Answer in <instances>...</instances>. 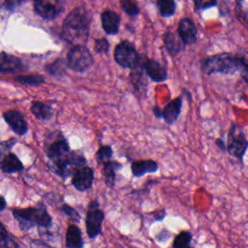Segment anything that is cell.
Masks as SVG:
<instances>
[{
  "label": "cell",
  "mask_w": 248,
  "mask_h": 248,
  "mask_svg": "<svg viewBox=\"0 0 248 248\" xmlns=\"http://www.w3.org/2000/svg\"><path fill=\"white\" fill-rule=\"evenodd\" d=\"M12 214L17 221L21 231H29L34 227L48 229L52 226V218L43 202L34 206L25 208H13Z\"/></svg>",
  "instance_id": "6da1fadb"
},
{
  "label": "cell",
  "mask_w": 248,
  "mask_h": 248,
  "mask_svg": "<svg viewBox=\"0 0 248 248\" xmlns=\"http://www.w3.org/2000/svg\"><path fill=\"white\" fill-rule=\"evenodd\" d=\"M89 31V17L83 8H77L65 18L62 25V38L68 43L85 42Z\"/></svg>",
  "instance_id": "7a4b0ae2"
},
{
  "label": "cell",
  "mask_w": 248,
  "mask_h": 248,
  "mask_svg": "<svg viewBox=\"0 0 248 248\" xmlns=\"http://www.w3.org/2000/svg\"><path fill=\"white\" fill-rule=\"evenodd\" d=\"M242 55L219 53L202 60L201 69L206 75L224 74L233 75L240 70Z\"/></svg>",
  "instance_id": "3957f363"
},
{
  "label": "cell",
  "mask_w": 248,
  "mask_h": 248,
  "mask_svg": "<svg viewBox=\"0 0 248 248\" xmlns=\"http://www.w3.org/2000/svg\"><path fill=\"white\" fill-rule=\"evenodd\" d=\"M87 160L82 152L79 150H73L60 158L48 160L46 165L52 173L65 181L69 176L73 175L76 170L85 166Z\"/></svg>",
  "instance_id": "277c9868"
},
{
  "label": "cell",
  "mask_w": 248,
  "mask_h": 248,
  "mask_svg": "<svg viewBox=\"0 0 248 248\" xmlns=\"http://www.w3.org/2000/svg\"><path fill=\"white\" fill-rule=\"evenodd\" d=\"M66 63L67 68L78 73H83L94 64V58L85 46L76 45L68 51Z\"/></svg>",
  "instance_id": "5b68a950"
},
{
  "label": "cell",
  "mask_w": 248,
  "mask_h": 248,
  "mask_svg": "<svg viewBox=\"0 0 248 248\" xmlns=\"http://www.w3.org/2000/svg\"><path fill=\"white\" fill-rule=\"evenodd\" d=\"M70 151L69 141L61 131H53L46 136L45 140V152L48 160L60 158Z\"/></svg>",
  "instance_id": "8992f818"
},
{
  "label": "cell",
  "mask_w": 248,
  "mask_h": 248,
  "mask_svg": "<svg viewBox=\"0 0 248 248\" xmlns=\"http://www.w3.org/2000/svg\"><path fill=\"white\" fill-rule=\"evenodd\" d=\"M114 60L124 69H133L140 63V55L132 43L122 41L115 46Z\"/></svg>",
  "instance_id": "52a82bcc"
},
{
  "label": "cell",
  "mask_w": 248,
  "mask_h": 248,
  "mask_svg": "<svg viewBox=\"0 0 248 248\" xmlns=\"http://www.w3.org/2000/svg\"><path fill=\"white\" fill-rule=\"evenodd\" d=\"M97 200L91 201L88 204L86 217H85V229L89 238L94 239L102 232V225L105 219V212L100 209Z\"/></svg>",
  "instance_id": "ba28073f"
},
{
  "label": "cell",
  "mask_w": 248,
  "mask_h": 248,
  "mask_svg": "<svg viewBox=\"0 0 248 248\" xmlns=\"http://www.w3.org/2000/svg\"><path fill=\"white\" fill-rule=\"evenodd\" d=\"M248 147V140L245 138L242 130L234 123L231 125L228 135L227 151L232 157L242 161L243 156Z\"/></svg>",
  "instance_id": "9c48e42d"
},
{
  "label": "cell",
  "mask_w": 248,
  "mask_h": 248,
  "mask_svg": "<svg viewBox=\"0 0 248 248\" xmlns=\"http://www.w3.org/2000/svg\"><path fill=\"white\" fill-rule=\"evenodd\" d=\"M35 12L45 19H53L63 11V4L60 0H35Z\"/></svg>",
  "instance_id": "30bf717a"
},
{
  "label": "cell",
  "mask_w": 248,
  "mask_h": 248,
  "mask_svg": "<svg viewBox=\"0 0 248 248\" xmlns=\"http://www.w3.org/2000/svg\"><path fill=\"white\" fill-rule=\"evenodd\" d=\"M94 180V170L88 166H82L75 170L71 183L79 192H84L92 187Z\"/></svg>",
  "instance_id": "8fae6325"
},
{
  "label": "cell",
  "mask_w": 248,
  "mask_h": 248,
  "mask_svg": "<svg viewBox=\"0 0 248 248\" xmlns=\"http://www.w3.org/2000/svg\"><path fill=\"white\" fill-rule=\"evenodd\" d=\"M5 122L10 126L12 131L18 136H23L28 132V125L24 118V115L16 110L10 109L3 113Z\"/></svg>",
  "instance_id": "7c38bea8"
},
{
  "label": "cell",
  "mask_w": 248,
  "mask_h": 248,
  "mask_svg": "<svg viewBox=\"0 0 248 248\" xmlns=\"http://www.w3.org/2000/svg\"><path fill=\"white\" fill-rule=\"evenodd\" d=\"M27 67L23 64L22 60L15 55L7 53L5 51L1 52L0 55V72L3 74H16L23 72Z\"/></svg>",
  "instance_id": "4fadbf2b"
},
{
  "label": "cell",
  "mask_w": 248,
  "mask_h": 248,
  "mask_svg": "<svg viewBox=\"0 0 248 248\" xmlns=\"http://www.w3.org/2000/svg\"><path fill=\"white\" fill-rule=\"evenodd\" d=\"M143 67L146 76L154 82H163L168 78V73L166 69L156 60L146 58L143 62Z\"/></svg>",
  "instance_id": "5bb4252c"
},
{
  "label": "cell",
  "mask_w": 248,
  "mask_h": 248,
  "mask_svg": "<svg viewBox=\"0 0 248 248\" xmlns=\"http://www.w3.org/2000/svg\"><path fill=\"white\" fill-rule=\"evenodd\" d=\"M145 75L146 73L143 67V63L141 62L138 64L136 67H134L133 69H131L130 80L134 90L140 95L145 94V91H146L147 80H146Z\"/></svg>",
  "instance_id": "9a60e30c"
},
{
  "label": "cell",
  "mask_w": 248,
  "mask_h": 248,
  "mask_svg": "<svg viewBox=\"0 0 248 248\" xmlns=\"http://www.w3.org/2000/svg\"><path fill=\"white\" fill-rule=\"evenodd\" d=\"M177 33L182 42L186 45H193L197 42V29L190 18H182L178 24Z\"/></svg>",
  "instance_id": "2e32d148"
},
{
  "label": "cell",
  "mask_w": 248,
  "mask_h": 248,
  "mask_svg": "<svg viewBox=\"0 0 248 248\" xmlns=\"http://www.w3.org/2000/svg\"><path fill=\"white\" fill-rule=\"evenodd\" d=\"M0 169L3 173L11 174L22 171L24 170V166L15 153L9 151L6 154L2 155Z\"/></svg>",
  "instance_id": "e0dca14e"
},
{
  "label": "cell",
  "mask_w": 248,
  "mask_h": 248,
  "mask_svg": "<svg viewBox=\"0 0 248 248\" xmlns=\"http://www.w3.org/2000/svg\"><path fill=\"white\" fill-rule=\"evenodd\" d=\"M181 108H182V97L181 96L176 97L175 99L169 102L162 109L164 121L168 125L173 124L177 120V118L181 112Z\"/></svg>",
  "instance_id": "ac0fdd59"
},
{
  "label": "cell",
  "mask_w": 248,
  "mask_h": 248,
  "mask_svg": "<svg viewBox=\"0 0 248 248\" xmlns=\"http://www.w3.org/2000/svg\"><path fill=\"white\" fill-rule=\"evenodd\" d=\"M158 170L157 162L147 160H138L131 164V172L135 177H141L146 173H154Z\"/></svg>",
  "instance_id": "d6986e66"
},
{
  "label": "cell",
  "mask_w": 248,
  "mask_h": 248,
  "mask_svg": "<svg viewBox=\"0 0 248 248\" xmlns=\"http://www.w3.org/2000/svg\"><path fill=\"white\" fill-rule=\"evenodd\" d=\"M163 42L166 49L171 56H176L183 48L185 44L182 42L179 35H175L171 31H168L163 36Z\"/></svg>",
  "instance_id": "ffe728a7"
},
{
  "label": "cell",
  "mask_w": 248,
  "mask_h": 248,
  "mask_svg": "<svg viewBox=\"0 0 248 248\" xmlns=\"http://www.w3.org/2000/svg\"><path fill=\"white\" fill-rule=\"evenodd\" d=\"M101 21L103 29L107 34L114 35L119 30L120 18L117 14L112 11H105L101 15Z\"/></svg>",
  "instance_id": "44dd1931"
},
{
  "label": "cell",
  "mask_w": 248,
  "mask_h": 248,
  "mask_svg": "<svg viewBox=\"0 0 248 248\" xmlns=\"http://www.w3.org/2000/svg\"><path fill=\"white\" fill-rule=\"evenodd\" d=\"M102 172L105 178V183L107 187L108 188H113L115 184V177H116V172L120 170L123 168V165L117 161H111L108 160L105 162L103 165Z\"/></svg>",
  "instance_id": "7402d4cb"
},
{
  "label": "cell",
  "mask_w": 248,
  "mask_h": 248,
  "mask_svg": "<svg viewBox=\"0 0 248 248\" xmlns=\"http://www.w3.org/2000/svg\"><path fill=\"white\" fill-rule=\"evenodd\" d=\"M65 245L67 248H82L84 242L80 229L74 224L68 226L65 235Z\"/></svg>",
  "instance_id": "603a6c76"
},
{
  "label": "cell",
  "mask_w": 248,
  "mask_h": 248,
  "mask_svg": "<svg viewBox=\"0 0 248 248\" xmlns=\"http://www.w3.org/2000/svg\"><path fill=\"white\" fill-rule=\"evenodd\" d=\"M31 113L39 120H49L53 117V108L41 101H33L30 106Z\"/></svg>",
  "instance_id": "cb8c5ba5"
},
{
  "label": "cell",
  "mask_w": 248,
  "mask_h": 248,
  "mask_svg": "<svg viewBox=\"0 0 248 248\" xmlns=\"http://www.w3.org/2000/svg\"><path fill=\"white\" fill-rule=\"evenodd\" d=\"M65 67H67L66 61H64L61 58H57L54 61H52L51 63L46 64L45 66V70L49 76L55 77V78H60L66 74Z\"/></svg>",
  "instance_id": "d4e9b609"
},
{
  "label": "cell",
  "mask_w": 248,
  "mask_h": 248,
  "mask_svg": "<svg viewBox=\"0 0 248 248\" xmlns=\"http://www.w3.org/2000/svg\"><path fill=\"white\" fill-rule=\"evenodd\" d=\"M14 78L20 84H24L28 86H39L46 82L45 78L42 75H38V74L17 75Z\"/></svg>",
  "instance_id": "484cf974"
},
{
  "label": "cell",
  "mask_w": 248,
  "mask_h": 248,
  "mask_svg": "<svg viewBox=\"0 0 248 248\" xmlns=\"http://www.w3.org/2000/svg\"><path fill=\"white\" fill-rule=\"evenodd\" d=\"M193 238V234L188 232V231H184L181 232L179 234H177L174 238V240L172 241L171 246L173 248H185V247H189L190 243L192 241Z\"/></svg>",
  "instance_id": "4316f807"
},
{
  "label": "cell",
  "mask_w": 248,
  "mask_h": 248,
  "mask_svg": "<svg viewBox=\"0 0 248 248\" xmlns=\"http://www.w3.org/2000/svg\"><path fill=\"white\" fill-rule=\"evenodd\" d=\"M113 150L109 145H101L95 154L98 165H103L105 162L111 159Z\"/></svg>",
  "instance_id": "83f0119b"
},
{
  "label": "cell",
  "mask_w": 248,
  "mask_h": 248,
  "mask_svg": "<svg viewBox=\"0 0 248 248\" xmlns=\"http://www.w3.org/2000/svg\"><path fill=\"white\" fill-rule=\"evenodd\" d=\"M158 8L161 16H170L175 11V4L173 0H158Z\"/></svg>",
  "instance_id": "f1b7e54d"
},
{
  "label": "cell",
  "mask_w": 248,
  "mask_h": 248,
  "mask_svg": "<svg viewBox=\"0 0 248 248\" xmlns=\"http://www.w3.org/2000/svg\"><path fill=\"white\" fill-rule=\"evenodd\" d=\"M60 211L62 212L63 215H65L67 218L70 219L71 222L74 223H79L80 221V215L79 213L71 205L67 204V203H63L60 206Z\"/></svg>",
  "instance_id": "f546056e"
},
{
  "label": "cell",
  "mask_w": 248,
  "mask_h": 248,
  "mask_svg": "<svg viewBox=\"0 0 248 248\" xmlns=\"http://www.w3.org/2000/svg\"><path fill=\"white\" fill-rule=\"evenodd\" d=\"M0 228H1V240H0V247L2 248H7V247H18L19 245L10 237V235L8 234L4 225L1 223L0 224Z\"/></svg>",
  "instance_id": "4dcf8cb0"
},
{
  "label": "cell",
  "mask_w": 248,
  "mask_h": 248,
  "mask_svg": "<svg viewBox=\"0 0 248 248\" xmlns=\"http://www.w3.org/2000/svg\"><path fill=\"white\" fill-rule=\"evenodd\" d=\"M109 44L106 38H99L95 40L94 50L99 54H106L108 52Z\"/></svg>",
  "instance_id": "1f68e13d"
},
{
  "label": "cell",
  "mask_w": 248,
  "mask_h": 248,
  "mask_svg": "<svg viewBox=\"0 0 248 248\" xmlns=\"http://www.w3.org/2000/svg\"><path fill=\"white\" fill-rule=\"evenodd\" d=\"M121 6L129 15H137L139 13V8L132 2V0H121Z\"/></svg>",
  "instance_id": "d6a6232c"
},
{
  "label": "cell",
  "mask_w": 248,
  "mask_h": 248,
  "mask_svg": "<svg viewBox=\"0 0 248 248\" xmlns=\"http://www.w3.org/2000/svg\"><path fill=\"white\" fill-rule=\"evenodd\" d=\"M240 75L242 79L248 83V57L242 55V60H241V66H240Z\"/></svg>",
  "instance_id": "836d02e7"
},
{
  "label": "cell",
  "mask_w": 248,
  "mask_h": 248,
  "mask_svg": "<svg viewBox=\"0 0 248 248\" xmlns=\"http://www.w3.org/2000/svg\"><path fill=\"white\" fill-rule=\"evenodd\" d=\"M216 0H195V5L197 9L203 10L215 6Z\"/></svg>",
  "instance_id": "e575fe53"
},
{
  "label": "cell",
  "mask_w": 248,
  "mask_h": 248,
  "mask_svg": "<svg viewBox=\"0 0 248 248\" xmlns=\"http://www.w3.org/2000/svg\"><path fill=\"white\" fill-rule=\"evenodd\" d=\"M19 3H20V0H1L2 6L7 10L15 9Z\"/></svg>",
  "instance_id": "d590c367"
},
{
  "label": "cell",
  "mask_w": 248,
  "mask_h": 248,
  "mask_svg": "<svg viewBox=\"0 0 248 248\" xmlns=\"http://www.w3.org/2000/svg\"><path fill=\"white\" fill-rule=\"evenodd\" d=\"M16 140L14 139V138H12V139H10V140H5V141H2L1 142V150H2V152H4V150H9L10 151V149L13 147V145L16 143Z\"/></svg>",
  "instance_id": "8d00e7d4"
},
{
  "label": "cell",
  "mask_w": 248,
  "mask_h": 248,
  "mask_svg": "<svg viewBox=\"0 0 248 248\" xmlns=\"http://www.w3.org/2000/svg\"><path fill=\"white\" fill-rule=\"evenodd\" d=\"M153 218L155 221H162L166 217V210L165 209H159L154 212H152Z\"/></svg>",
  "instance_id": "74e56055"
},
{
  "label": "cell",
  "mask_w": 248,
  "mask_h": 248,
  "mask_svg": "<svg viewBox=\"0 0 248 248\" xmlns=\"http://www.w3.org/2000/svg\"><path fill=\"white\" fill-rule=\"evenodd\" d=\"M152 112L156 118H163V111L158 106H154L152 108Z\"/></svg>",
  "instance_id": "f35d334b"
},
{
  "label": "cell",
  "mask_w": 248,
  "mask_h": 248,
  "mask_svg": "<svg viewBox=\"0 0 248 248\" xmlns=\"http://www.w3.org/2000/svg\"><path fill=\"white\" fill-rule=\"evenodd\" d=\"M215 143L217 144V146H218L222 151L227 150V146L225 145V142H224V140H223L222 139H216Z\"/></svg>",
  "instance_id": "ab89813d"
},
{
  "label": "cell",
  "mask_w": 248,
  "mask_h": 248,
  "mask_svg": "<svg viewBox=\"0 0 248 248\" xmlns=\"http://www.w3.org/2000/svg\"><path fill=\"white\" fill-rule=\"evenodd\" d=\"M6 205H7V203H6V200H5V198H4L3 196H1V206H0V211L5 210Z\"/></svg>",
  "instance_id": "60d3db41"
}]
</instances>
